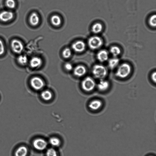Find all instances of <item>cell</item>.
I'll list each match as a JSON object with an SVG mask.
<instances>
[{"instance_id":"cell-13","label":"cell","mask_w":156,"mask_h":156,"mask_svg":"<svg viewBox=\"0 0 156 156\" xmlns=\"http://www.w3.org/2000/svg\"><path fill=\"white\" fill-rule=\"evenodd\" d=\"M28 149L25 146H21L19 147L15 152V156H27Z\"/></svg>"},{"instance_id":"cell-29","label":"cell","mask_w":156,"mask_h":156,"mask_svg":"<svg viewBox=\"0 0 156 156\" xmlns=\"http://www.w3.org/2000/svg\"><path fill=\"white\" fill-rule=\"evenodd\" d=\"M65 67L66 69L68 71H70L73 69L72 65L69 63H66L65 65Z\"/></svg>"},{"instance_id":"cell-16","label":"cell","mask_w":156,"mask_h":156,"mask_svg":"<svg viewBox=\"0 0 156 156\" xmlns=\"http://www.w3.org/2000/svg\"><path fill=\"white\" fill-rule=\"evenodd\" d=\"M29 21L33 26L37 25L39 21V18L37 14L35 12L32 13L29 18Z\"/></svg>"},{"instance_id":"cell-21","label":"cell","mask_w":156,"mask_h":156,"mask_svg":"<svg viewBox=\"0 0 156 156\" xmlns=\"http://www.w3.org/2000/svg\"><path fill=\"white\" fill-rule=\"evenodd\" d=\"M41 96L44 100L48 101L52 98V94L50 91L47 90H45L41 93Z\"/></svg>"},{"instance_id":"cell-20","label":"cell","mask_w":156,"mask_h":156,"mask_svg":"<svg viewBox=\"0 0 156 156\" xmlns=\"http://www.w3.org/2000/svg\"><path fill=\"white\" fill-rule=\"evenodd\" d=\"M110 52L114 57L118 56L121 53V50L117 46H113L110 49Z\"/></svg>"},{"instance_id":"cell-14","label":"cell","mask_w":156,"mask_h":156,"mask_svg":"<svg viewBox=\"0 0 156 156\" xmlns=\"http://www.w3.org/2000/svg\"><path fill=\"white\" fill-rule=\"evenodd\" d=\"M102 105V103L101 101L99 100H94L89 103V107L91 109L96 110L100 108Z\"/></svg>"},{"instance_id":"cell-19","label":"cell","mask_w":156,"mask_h":156,"mask_svg":"<svg viewBox=\"0 0 156 156\" xmlns=\"http://www.w3.org/2000/svg\"><path fill=\"white\" fill-rule=\"evenodd\" d=\"M102 26L99 23L94 24L92 27V31L94 34H98L100 33L102 30Z\"/></svg>"},{"instance_id":"cell-2","label":"cell","mask_w":156,"mask_h":156,"mask_svg":"<svg viewBox=\"0 0 156 156\" xmlns=\"http://www.w3.org/2000/svg\"><path fill=\"white\" fill-rule=\"evenodd\" d=\"M92 73L94 77L100 80L104 79L107 76V70L106 68L101 64H96L94 66Z\"/></svg>"},{"instance_id":"cell-23","label":"cell","mask_w":156,"mask_h":156,"mask_svg":"<svg viewBox=\"0 0 156 156\" xmlns=\"http://www.w3.org/2000/svg\"><path fill=\"white\" fill-rule=\"evenodd\" d=\"M46 156H58L56 150L53 147L48 149L46 152Z\"/></svg>"},{"instance_id":"cell-15","label":"cell","mask_w":156,"mask_h":156,"mask_svg":"<svg viewBox=\"0 0 156 156\" xmlns=\"http://www.w3.org/2000/svg\"><path fill=\"white\" fill-rule=\"evenodd\" d=\"M30 66L32 68H36L39 67L42 63V60L39 58L36 57L32 58L30 61Z\"/></svg>"},{"instance_id":"cell-31","label":"cell","mask_w":156,"mask_h":156,"mask_svg":"<svg viewBox=\"0 0 156 156\" xmlns=\"http://www.w3.org/2000/svg\"><path fill=\"white\" fill-rule=\"evenodd\" d=\"M146 156H154L152 154H148V155H147Z\"/></svg>"},{"instance_id":"cell-18","label":"cell","mask_w":156,"mask_h":156,"mask_svg":"<svg viewBox=\"0 0 156 156\" xmlns=\"http://www.w3.org/2000/svg\"><path fill=\"white\" fill-rule=\"evenodd\" d=\"M119 63V59L116 57H114L109 60L108 66L111 69H113L117 67Z\"/></svg>"},{"instance_id":"cell-8","label":"cell","mask_w":156,"mask_h":156,"mask_svg":"<svg viewBox=\"0 0 156 156\" xmlns=\"http://www.w3.org/2000/svg\"><path fill=\"white\" fill-rule=\"evenodd\" d=\"M14 14L10 11L4 10L0 12V20L3 22H7L12 20Z\"/></svg>"},{"instance_id":"cell-27","label":"cell","mask_w":156,"mask_h":156,"mask_svg":"<svg viewBox=\"0 0 156 156\" xmlns=\"http://www.w3.org/2000/svg\"><path fill=\"white\" fill-rule=\"evenodd\" d=\"M71 54V51L69 48H65L62 52L63 56L65 58H68L69 57Z\"/></svg>"},{"instance_id":"cell-5","label":"cell","mask_w":156,"mask_h":156,"mask_svg":"<svg viewBox=\"0 0 156 156\" xmlns=\"http://www.w3.org/2000/svg\"><path fill=\"white\" fill-rule=\"evenodd\" d=\"M103 43L101 38L98 36H92L90 38L88 41L89 47L93 50L100 48L102 46Z\"/></svg>"},{"instance_id":"cell-25","label":"cell","mask_w":156,"mask_h":156,"mask_svg":"<svg viewBox=\"0 0 156 156\" xmlns=\"http://www.w3.org/2000/svg\"><path fill=\"white\" fill-rule=\"evenodd\" d=\"M5 4L8 8L10 9H14L16 6V3L14 0H6Z\"/></svg>"},{"instance_id":"cell-26","label":"cell","mask_w":156,"mask_h":156,"mask_svg":"<svg viewBox=\"0 0 156 156\" xmlns=\"http://www.w3.org/2000/svg\"><path fill=\"white\" fill-rule=\"evenodd\" d=\"M149 24L152 27H155L156 25V16L155 14L150 17L149 21Z\"/></svg>"},{"instance_id":"cell-1","label":"cell","mask_w":156,"mask_h":156,"mask_svg":"<svg viewBox=\"0 0 156 156\" xmlns=\"http://www.w3.org/2000/svg\"><path fill=\"white\" fill-rule=\"evenodd\" d=\"M131 71V67L129 64L124 63L120 64L118 67L115 73V76L121 78L127 77Z\"/></svg>"},{"instance_id":"cell-30","label":"cell","mask_w":156,"mask_h":156,"mask_svg":"<svg viewBox=\"0 0 156 156\" xmlns=\"http://www.w3.org/2000/svg\"><path fill=\"white\" fill-rule=\"evenodd\" d=\"M151 79L155 83L156 81V72H153L151 74Z\"/></svg>"},{"instance_id":"cell-3","label":"cell","mask_w":156,"mask_h":156,"mask_svg":"<svg viewBox=\"0 0 156 156\" xmlns=\"http://www.w3.org/2000/svg\"><path fill=\"white\" fill-rule=\"evenodd\" d=\"M95 85V82L94 79L90 76L85 78L81 83L82 88L87 91H90L93 90Z\"/></svg>"},{"instance_id":"cell-6","label":"cell","mask_w":156,"mask_h":156,"mask_svg":"<svg viewBox=\"0 0 156 156\" xmlns=\"http://www.w3.org/2000/svg\"><path fill=\"white\" fill-rule=\"evenodd\" d=\"M11 46L12 50L15 53L20 54L23 51L24 46L22 42L19 40L14 39L12 40Z\"/></svg>"},{"instance_id":"cell-4","label":"cell","mask_w":156,"mask_h":156,"mask_svg":"<svg viewBox=\"0 0 156 156\" xmlns=\"http://www.w3.org/2000/svg\"><path fill=\"white\" fill-rule=\"evenodd\" d=\"M48 144L47 142L45 139L40 137L34 139L32 143L34 149L39 151H43L46 149Z\"/></svg>"},{"instance_id":"cell-11","label":"cell","mask_w":156,"mask_h":156,"mask_svg":"<svg viewBox=\"0 0 156 156\" xmlns=\"http://www.w3.org/2000/svg\"><path fill=\"white\" fill-rule=\"evenodd\" d=\"M86 68L82 65H79L76 66L74 70V73L75 75L79 77L84 75L86 73Z\"/></svg>"},{"instance_id":"cell-22","label":"cell","mask_w":156,"mask_h":156,"mask_svg":"<svg viewBox=\"0 0 156 156\" xmlns=\"http://www.w3.org/2000/svg\"><path fill=\"white\" fill-rule=\"evenodd\" d=\"M51 21L52 24L55 26H58L61 23L60 18L57 15H54L51 17Z\"/></svg>"},{"instance_id":"cell-9","label":"cell","mask_w":156,"mask_h":156,"mask_svg":"<svg viewBox=\"0 0 156 156\" xmlns=\"http://www.w3.org/2000/svg\"><path fill=\"white\" fill-rule=\"evenodd\" d=\"M72 48L76 52H82L85 49V44L82 41H77L72 44Z\"/></svg>"},{"instance_id":"cell-12","label":"cell","mask_w":156,"mask_h":156,"mask_svg":"<svg viewBox=\"0 0 156 156\" xmlns=\"http://www.w3.org/2000/svg\"><path fill=\"white\" fill-rule=\"evenodd\" d=\"M109 86L108 82L103 79L100 80L97 85V87L99 90L105 91L108 88Z\"/></svg>"},{"instance_id":"cell-17","label":"cell","mask_w":156,"mask_h":156,"mask_svg":"<svg viewBox=\"0 0 156 156\" xmlns=\"http://www.w3.org/2000/svg\"><path fill=\"white\" fill-rule=\"evenodd\" d=\"M49 142L50 144L53 147L59 146L61 144V140L57 137L53 136L51 137L49 140Z\"/></svg>"},{"instance_id":"cell-10","label":"cell","mask_w":156,"mask_h":156,"mask_svg":"<svg viewBox=\"0 0 156 156\" xmlns=\"http://www.w3.org/2000/svg\"><path fill=\"white\" fill-rule=\"evenodd\" d=\"M97 57L98 59L100 62H104L106 61L108 58V52L105 50H102L98 53Z\"/></svg>"},{"instance_id":"cell-24","label":"cell","mask_w":156,"mask_h":156,"mask_svg":"<svg viewBox=\"0 0 156 156\" xmlns=\"http://www.w3.org/2000/svg\"><path fill=\"white\" fill-rule=\"evenodd\" d=\"M17 61L20 64L22 65H26L28 61V59L25 55H20L17 58Z\"/></svg>"},{"instance_id":"cell-7","label":"cell","mask_w":156,"mask_h":156,"mask_svg":"<svg viewBox=\"0 0 156 156\" xmlns=\"http://www.w3.org/2000/svg\"><path fill=\"white\" fill-rule=\"evenodd\" d=\"M30 83L32 87L36 90H40L43 88L44 85L43 81L38 77L32 78L30 80Z\"/></svg>"},{"instance_id":"cell-28","label":"cell","mask_w":156,"mask_h":156,"mask_svg":"<svg viewBox=\"0 0 156 156\" xmlns=\"http://www.w3.org/2000/svg\"><path fill=\"white\" fill-rule=\"evenodd\" d=\"M5 51L4 45L2 41L0 39V55H3Z\"/></svg>"}]
</instances>
